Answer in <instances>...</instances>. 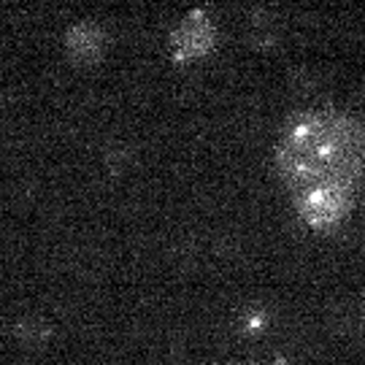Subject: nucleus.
Returning <instances> with one entry per match:
<instances>
[{
    "mask_svg": "<svg viewBox=\"0 0 365 365\" xmlns=\"http://www.w3.org/2000/svg\"><path fill=\"white\" fill-rule=\"evenodd\" d=\"M276 165L303 222L333 227L346 220L365 173V130L336 111L303 114L284 133Z\"/></svg>",
    "mask_w": 365,
    "mask_h": 365,
    "instance_id": "obj_1",
    "label": "nucleus"
},
{
    "mask_svg": "<svg viewBox=\"0 0 365 365\" xmlns=\"http://www.w3.org/2000/svg\"><path fill=\"white\" fill-rule=\"evenodd\" d=\"M217 43V27L203 11H192L184 16L170 33V54L176 60H197L209 54Z\"/></svg>",
    "mask_w": 365,
    "mask_h": 365,
    "instance_id": "obj_2",
    "label": "nucleus"
},
{
    "mask_svg": "<svg viewBox=\"0 0 365 365\" xmlns=\"http://www.w3.org/2000/svg\"><path fill=\"white\" fill-rule=\"evenodd\" d=\"M66 49L71 63L92 66L106 54V30L98 22H76L68 27Z\"/></svg>",
    "mask_w": 365,
    "mask_h": 365,
    "instance_id": "obj_3",
    "label": "nucleus"
}]
</instances>
